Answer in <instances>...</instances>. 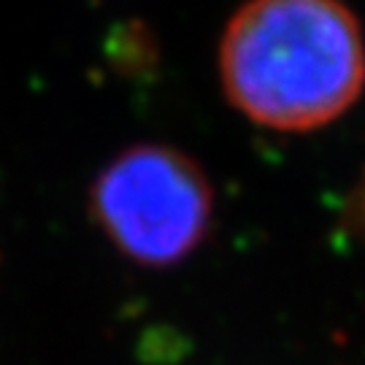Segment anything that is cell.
<instances>
[{
	"label": "cell",
	"mask_w": 365,
	"mask_h": 365,
	"mask_svg": "<svg viewBox=\"0 0 365 365\" xmlns=\"http://www.w3.org/2000/svg\"><path fill=\"white\" fill-rule=\"evenodd\" d=\"M360 209H363V220H365V192H363V197H360Z\"/></svg>",
	"instance_id": "cell-3"
},
{
	"label": "cell",
	"mask_w": 365,
	"mask_h": 365,
	"mask_svg": "<svg viewBox=\"0 0 365 365\" xmlns=\"http://www.w3.org/2000/svg\"><path fill=\"white\" fill-rule=\"evenodd\" d=\"M220 81L241 117L276 133L336 122L365 90V36L344 0H247L220 38Z\"/></svg>",
	"instance_id": "cell-1"
},
{
	"label": "cell",
	"mask_w": 365,
	"mask_h": 365,
	"mask_svg": "<svg viewBox=\"0 0 365 365\" xmlns=\"http://www.w3.org/2000/svg\"><path fill=\"white\" fill-rule=\"evenodd\" d=\"M214 184L195 157L168 144H133L90 184L95 227L141 268H173L206 241Z\"/></svg>",
	"instance_id": "cell-2"
}]
</instances>
